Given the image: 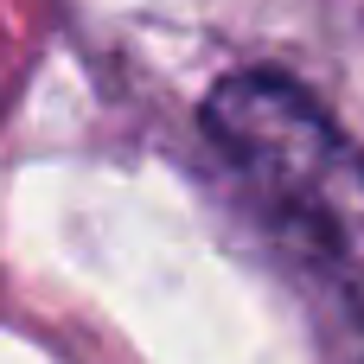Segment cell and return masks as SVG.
Listing matches in <instances>:
<instances>
[{
    "label": "cell",
    "mask_w": 364,
    "mask_h": 364,
    "mask_svg": "<svg viewBox=\"0 0 364 364\" xmlns=\"http://www.w3.org/2000/svg\"><path fill=\"white\" fill-rule=\"evenodd\" d=\"M205 141L262 230L364 320V154L282 70H230L205 96Z\"/></svg>",
    "instance_id": "1"
}]
</instances>
